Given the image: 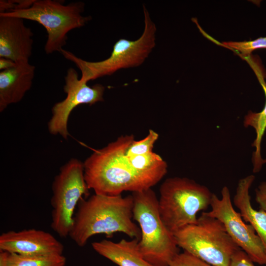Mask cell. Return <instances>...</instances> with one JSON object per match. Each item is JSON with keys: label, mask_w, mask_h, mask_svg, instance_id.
<instances>
[{"label": "cell", "mask_w": 266, "mask_h": 266, "mask_svg": "<svg viewBox=\"0 0 266 266\" xmlns=\"http://www.w3.org/2000/svg\"><path fill=\"white\" fill-rule=\"evenodd\" d=\"M255 200L260 209L266 212V181L262 182L256 189Z\"/></svg>", "instance_id": "cb8c5ba5"}, {"label": "cell", "mask_w": 266, "mask_h": 266, "mask_svg": "<svg viewBox=\"0 0 266 266\" xmlns=\"http://www.w3.org/2000/svg\"><path fill=\"white\" fill-rule=\"evenodd\" d=\"M134 140L133 134L119 136L95 150L85 160L84 178L89 189L97 194L117 196L124 191L134 193L151 188L164 177L138 172L129 166L126 153Z\"/></svg>", "instance_id": "6da1fadb"}, {"label": "cell", "mask_w": 266, "mask_h": 266, "mask_svg": "<svg viewBox=\"0 0 266 266\" xmlns=\"http://www.w3.org/2000/svg\"><path fill=\"white\" fill-rule=\"evenodd\" d=\"M16 64V63L10 59L0 58V69L1 71L12 68L15 66Z\"/></svg>", "instance_id": "d4e9b609"}, {"label": "cell", "mask_w": 266, "mask_h": 266, "mask_svg": "<svg viewBox=\"0 0 266 266\" xmlns=\"http://www.w3.org/2000/svg\"><path fill=\"white\" fill-rule=\"evenodd\" d=\"M84 6L82 1L65 5L59 0H35L29 8L0 13V15L31 20L43 26L47 33L44 51L50 54L60 52L66 43L67 33L83 27L91 20V17L82 15Z\"/></svg>", "instance_id": "52a82bcc"}, {"label": "cell", "mask_w": 266, "mask_h": 266, "mask_svg": "<svg viewBox=\"0 0 266 266\" xmlns=\"http://www.w3.org/2000/svg\"><path fill=\"white\" fill-rule=\"evenodd\" d=\"M33 34L24 19L0 15V58L15 63L29 62L32 54Z\"/></svg>", "instance_id": "7c38bea8"}, {"label": "cell", "mask_w": 266, "mask_h": 266, "mask_svg": "<svg viewBox=\"0 0 266 266\" xmlns=\"http://www.w3.org/2000/svg\"><path fill=\"white\" fill-rule=\"evenodd\" d=\"M247 254L241 249L232 256L229 266H255Z\"/></svg>", "instance_id": "603a6c76"}, {"label": "cell", "mask_w": 266, "mask_h": 266, "mask_svg": "<svg viewBox=\"0 0 266 266\" xmlns=\"http://www.w3.org/2000/svg\"><path fill=\"white\" fill-rule=\"evenodd\" d=\"M89 190L82 162L73 158L61 167L52 183L51 199V227L60 237L68 236L75 209Z\"/></svg>", "instance_id": "ba28073f"}, {"label": "cell", "mask_w": 266, "mask_h": 266, "mask_svg": "<svg viewBox=\"0 0 266 266\" xmlns=\"http://www.w3.org/2000/svg\"><path fill=\"white\" fill-rule=\"evenodd\" d=\"M35 66L29 62L17 63L12 68L0 72V111L20 101L31 89Z\"/></svg>", "instance_id": "4fadbf2b"}, {"label": "cell", "mask_w": 266, "mask_h": 266, "mask_svg": "<svg viewBox=\"0 0 266 266\" xmlns=\"http://www.w3.org/2000/svg\"><path fill=\"white\" fill-rule=\"evenodd\" d=\"M139 240L123 239L117 242L103 239L92 243V248L100 255L119 266H153L142 256Z\"/></svg>", "instance_id": "5bb4252c"}, {"label": "cell", "mask_w": 266, "mask_h": 266, "mask_svg": "<svg viewBox=\"0 0 266 266\" xmlns=\"http://www.w3.org/2000/svg\"><path fill=\"white\" fill-rule=\"evenodd\" d=\"M221 193L220 199L213 194L211 210L205 213L223 224L234 242L253 262L266 265V250L261 238L254 229L246 224L240 213L234 210L229 189L224 186Z\"/></svg>", "instance_id": "9c48e42d"}, {"label": "cell", "mask_w": 266, "mask_h": 266, "mask_svg": "<svg viewBox=\"0 0 266 266\" xmlns=\"http://www.w3.org/2000/svg\"><path fill=\"white\" fill-rule=\"evenodd\" d=\"M133 195L108 196L95 194L82 198L77 205L68 236L78 246H85L97 234L109 237L123 233L139 240L141 231L133 221Z\"/></svg>", "instance_id": "7a4b0ae2"}, {"label": "cell", "mask_w": 266, "mask_h": 266, "mask_svg": "<svg viewBox=\"0 0 266 266\" xmlns=\"http://www.w3.org/2000/svg\"><path fill=\"white\" fill-rule=\"evenodd\" d=\"M169 266H213L205 261L184 251L177 254L170 262Z\"/></svg>", "instance_id": "44dd1931"}, {"label": "cell", "mask_w": 266, "mask_h": 266, "mask_svg": "<svg viewBox=\"0 0 266 266\" xmlns=\"http://www.w3.org/2000/svg\"><path fill=\"white\" fill-rule=\"evenodd\" d=\"M144 29L137 40L121 38L114 44L110 56L97 62L84 60L72 52L62 49L60 53L65 58L73 63L81 72L80 80L89 81L106 75H110L123 68L138 66L148 58L154 48L156 26L144 5Z\"/></svg>", "instance_id": "5b68a950"}, {"label": "cell", "mask_w": 266, "mask_h": 266, "mask_svg": "<svg viewBox=\"0 0 266 266\" xmlns=\"http://www.w3.org/2000/svg\"><path fill=\"white\" fill-rule=\"evenodd\" d=\"M133 219L140 226V251L153 266H169L179 253L174 235L166 227L159 213L158 199L151 188L133 193Z\"/></svg>", "instance_id": "3957f363"}, {"label": "cell", "mask_w": 266, "mask_h": 266, "mask_svg": "<svg viewBox=\"0 0 266 266\" xmlns=\"http://www.w3.org/2000/svg\"><path fill=\"white\" fill-rule=\"evenodd\" d=\"M160 217L172 234L198 221L197 213L210 206L213 195L209 189L186 177L166 179L160 188Z\"/></svg>", "instance_id": "277c9868"}, {"label": "cell", "mask_w": 266, "mask_h": 266, "mask_svg": "<svg viewBox=\"0 0 266 266\" xmlns=\"http://www.w3.org/2000/svg\"><path fill=\"white\" fill-rule=\"evenodd\" d=\"M158 138V133L150 130L145 138L138 141L134 140L133 141L126 152V156L140 155L153 152L154 145Z\"/></svg>", "instance_id": "d6986e66"}, {"label": "cell", "mask_w": 266, "mask_h": 266, "mask_svg": "<svg viewBox=\"0 0 266 266\" xmlns=\"http://www.w3.org/2000/svg\"><path fill=\"white\" fill-rule=\"evenodd\" d=\"M259 81L263 88L266 97V103L263 109L259 112H249L244 117L245 127H252L256 133V138L252 144L255 148L252 155L253 171L259 172L263 165L266 163V159H264L261 155V143L263 137L266 131V83L261 71L255 70Z\"/></svg>", "instance_id": "2e32d148"}, {"label": "cell", "mask_w": 266, "mask_h": 266, "mask_svg": "<svg viewBox=\"0 0 266 266\" xmlns=\"http://www.w3.org/2000/svg\"><path fill=\"white\" fill-rule=\"evenodd\" d=\"M255 178L250 175L239 180L233 202L243 220L254 229L266 250V212L261 209L256 210L251 203L249 190Z\"/></svg>", "instance_id": "9a60e30c"}, {"label": "cell", "mask_w": 266, "mask_h": 266, "mask_svg": "<svg viewBox=\"0 0 266 266\" xmlns=\"http://www.w3.org/2000/svg\"><path fill=\"white\" fill-rule=\"evenodd\" d=\"M126 160L134 170L145 174H158L164 176L167 170L166 161L153 151L147 154L133 156H127Z\"/></svg>", "instance_id": "ac0fdd59"}, {"label": "cell", "mask_w": 266, "mask_h": 266, "mask_svg": "<svg viewBox=\"0 0 266 266\" xmlns=\"http://www.w3.org/2000/svg\"><path fill=\"white\" fill-rule=\"evenodd\" d=\"M223 44L232 49H233L243 56H249L256 50L266 49V36L260 37L255 40L240 42L228 41L223 42Z\"/></svg>", "instance_id": "ffe728a7"}, {"label": "cell", "mask_w": 266, "mask_h": 266, "mask_svg": "<svg viewBox=\"0 0 266 266\" xmlns=\"http://www.w3.org/2000/svg\"><path fill=\"white\" fill-rule=\"evenodd\" d=\"M64 246L50 233L30 229L0 235V250L29 256L63 255Z\"/></svg>", "instance_id": "8fae6325"}, {"label": "cell", "mask_w": 266, "mask_h": 266, "mask_svg": "<svg viewBox=\"0 0 266 266\" xmlns=\"http://www.w3.org/2000/svg\"><path fill=\"white\" fill-rule=\"evenodd\" d=\"M177 246L213 266H229L233 255L240 248L218 219L203 212L196 224L175 232Z\"/></svg>", "instance_id": "8992f818"}, {"label": "cell", "mask_w": 266, "mask_h": 266, "mask_svg": "<svg viewBox=\"0 0 266 266\" xmlns=\"http://www.w3.org/2000/svg\"><path fill=\"white\" fill-rule=\"evenodd\" d=\"M64 90L66 97L53 106L52 116L48 126L50 133L60 134L64 138L67 139L69 134L67 122L72 111L82 104L91 105L103 101L105 87L100 84L88 86L87 82L79 79L76 70L70 67L65 77Z\"/></svg>", "instance_id": "30bf717a"}, {"label": "cell", "mask_w": 266, "mask_h": 266, "mask_svg": "<svg viewBox=\"0 0 266 266\" xmlns=\"http://www.w3.org/2000/svg\"><path fill=\"white\" fill-rule=\"evenodd\" d=\"M63 255L29 256L0 250V266H65Z\"/></svg>", "instance_id": "e0dca14e"}, {"label": "cell", "mask_w": 266, "mask_h": 266, "mask_svg": "<svg viewBox=\"0 0 266 266\" xmlns=\"http://www.w3.org/2000/svg\"><path fill=\"white\" fill-rule=\"evenodd\" d=\"M35 0H12L0 1V13H7L29 8Z\"/></svg>", "instance_id": "7402d4cb"}]
</instances>
